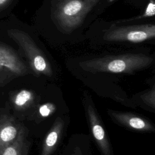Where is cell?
I'll return each mask as SVG.
<instances>
[{
	"label": "cell",
	"mask_w": 155,
	"mask_h": 155,
	"mask_svg": "<svg viewBox=\"0 0 155 155\" xmlns=\"http://www.w3.org/2000/svg\"><path fill=\"white\" fill-rule=\"evenodd\" d=\"M87 114L93 137L104 155H111L110 143L94 108L88 105Z\"/></svg>",
	"instance_id": "cell-7"
},
{
	"label": "cell",
	"mask_w": 155,
	"mask_h": 155,
	"mask_svg": "<svg viewBox=\"0 0 155 155\" xmlns=\"http://www.w3.org/2000/svg\"><path fill=\"white\" fill-rule=\"evenodd\" d=\"M61 1V0H53V2L54 1Z\"/></svg>",
	"instance_id": "cell-17"
},
{
	"label": "cell",
	"mask_w": 155,
	"mask_h": 155,
	"mask_svg": "<svg viewBox=\"0 0 155 155\" xmlns=\"http://www.w3.org/2000/svg\"><path fill=\"white\" fill-rule=\"evenodd\" d=\"M0 70L15 76L28 73L29 68L12 48L0 44Z\"/></svg>",
	"instance_id": "cell-5"
},
{
	"label": "cell",
	"mask_w": 155,
	"mask_h": 155,
	"mask_svg": "<svg viewBox=\"0 0 155 155\" xmlns=\"http://www.w3.org/2000/svg\"><path fill=\"white\" fill-rule=\"evenodd\" d=\"M141 98L143 101L149 106L154 108V97H155V89L154 85L152 88L141 95Z\"/></svg>",
	"instance_id": "cell-13"
},
{
	"label": "cell",
	"mask_w": 155,
	"mask_h": 155,
	"mask_svg": "<svg viewBox=\"0 0 155 155\" xmlns=\"http://www.w3.org/2000/svg\"><path fill=\"white\" fill-rule=\"evenodd\" d=\"M111 116L120 124L133 130L141 131H153V125L147 119L133 114L109 111Z\"/></svg>",
	"instance_id": "cell-8"
},
{
	"label": "cell",
	"mask_w": 155,
	"mask_h": 155,
	"mask_svg": "<svg viewBox=\"0 0 155 155\" xmlns=\"http://www.w3.org/2000/svg\"><path fill=\"white\" fill-rule=\"evenodd\" d=\"M154 12H155V4L153 0H150L149 4H148L145 11L144 13L139 16H137L136 18H133L130 19H122V20H119L117 21V22H115L114 24H120V23H124L126 22H130V21H133L142 18H145L147 17H153L154 16Z\"/></svg>",
	"instance_id": "cell-12"
},
{
	"label": "cell",
	"mask_w": 155,
	"mask_h": 155,
	"mask_svg": "<svg viewBox=\"0 0 155 155\" xmlns=\"http://www.w3.org/2000/svg\"><path fill=\"white\" fill-rule=\"evenodd\" d=\"M22 128L11 116L4 115L0 117V154L16 140Z\"/></svg>",
	"instance_id": "cell-6"
},
{
	"label": "cell",
	"mask_w": 155,
	"mask_h": 155,
	"mask_svg": "<svg viewBox=\"0 0 155 155\" xmlns=\"http://www.w3.org/2000/svg\"><path fill=\"white\" fill-rule=\"evenodd\" d=\"M7 33L21 48L30 70L36 75H44L48 78L53 76V68L48 57L27 33L13 28L9 29Z\"/></svg>",
	"instance_id": "cell-3"
},
{
	"label": "cell",
	"mask_w": 155,
	"mask_h": 155,
	"mask_svg": "<svg viewBox=\"0 0 155 155\" xmlns=\"http://www.w3.org/2000/svg\"><path fill=\"white\" fill-rule=\"evenodd\" d=\"M56 107L52 103H46L40 106L39 113L42 117H48L55 111Z\"/></svg>",
	"instance_id": "cell-14"
},
{
	"label": "cell",
	"mask_w": 155,
	"mask_h": 155,
	"mask_svg": "<svg viewBox=\"0 0 155 155\" xmlns=\"http://www.w3.org/2000/svg\"><path fill=\"white\" fill-rule=\"evenodd\" d=\"M64 127V122L60 117H57L55 122L45 137L41 155H51L55 149L61 136Z\"/></svg>",
	"instance_id": "cell-9"
},
{
	"label": "cell",
	"mask_w": 155,
	"mask_h": 155,
	"mask_svg": "<svg viewBox=\"0 0 155 155\" xmlns=\"http://www.w3.org/2000/svg\"><path fill=\"white\" fill-rule=\"evenodd\" d=\"M154 62L153 56L142 53L107 55L83 61L81 68L90 73L131 74L145 69Z\"/></svg>",
	"instance_id": "cell-1"
},
{
	"label": "cell",
	"mask_w": 155,
	"mask_h": 155,
	"mask_svg": "<svg viewBox=\"0 0 155 155\" xmlns=\"http://www.w3.org/2000/svg\"><path fill=\"white\" fill-rule=\"evenodd\" d=\"M70 155H82V154L81 150L79 148H76L73 153H72Z\"/></svg>",
	"instance_id": "cell-16"
},
{
	"label": "cell",
	"mask_w": 155,
	"mask_h": 155,
	"mask_svg": "<svg viewBox=\"0 0 155 155\" xmlns=\"http://www.w3.org/2000/svg\"><path fill=\"white\" fill-rule=\"evenodd\" d=\"M102 36L104 41L110 42H142L154 38L155 25L154 24L114 25L105 30Z\"/></svg>",
	"instance_id": "cell-4"
},
{
	"label": "cell",
	"mask_w": 155,
	"mask_h": 155,
	"mask_svg": "<svg viewBox=\"0 0 155 155\" xmlns=\"http://www.w3.org/2000/svg\"><path fill=\"white\" fill-rule=\"evenodd\" d=\"M13 0H0V9H2L7 7Z\"/></svg>",
	"instance_id": "cell-15"
},
{
	"label": "cell",
	"mask_w": 155,
	"mask_h": 155,
	"mask_svg": "<svg viewBox=\"0 0 155 155\" xmlns=\"http://www.w3.org/2000/svg\"><path fill=\"white\" fill-rule=\"evenodd\" d=\"M102 0H61L54 1L51 15L54 23L64 31H72L82 25Z\"/></svg>",
	"instance_id": "cell-2"
},
{
	"label": "cell",
	"mask_w": 155,
	"mask_h": 155,
	"mask_svg": "<svg viewBox=\"0 0 155 155\" xmlns=\"http://www.w3.org/2000/svg\"><path fill=\"white\" fill-rule=\"evenodd\" d=\"M34 99L35 94L33 91L23 89L15 94L12 101L16 108L18 109H24L31 104Z\"/></svg>",
	"instance_id": "cell-11"
},
{
	"label": "cell",
	"mask_w": 155,
	"mask_h": 155,
	"mask_svg": "<svg viewBox=\"0 0 155 155\" xmlns=\"http://www.w3.org/2000/svg\"><path fill=\"white\" fill-rule=\"evenodd\" d=\"M30 143L27 139L25 131L22 128L16 140L6 147L0 155H27Z\"/></svg>",
	"instance_id": "cell-10"
}]
</instances>
